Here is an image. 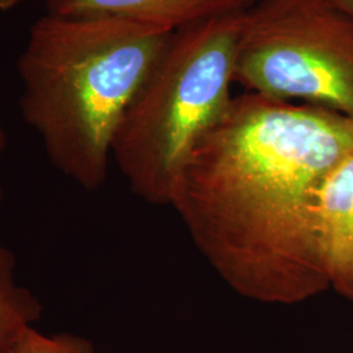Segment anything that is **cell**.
<instances>
[{
  "label": "cell",
  "mask_w": 353,
  "mask_h": 353,
  "mask_svg": "<svg viewBox=\"0 0 353 353\" xmlns=\"http://www.w3.org/2000/svg\"><path fill=\"white\" fill-rule=\"evenodd\" d=\"M28 0H0V11L1 12H10L16 7L24 4Z\"/></svg>",
  "instance_id": "obj_9"
},
{
  "label": "cell",
  "mask_w": 353,
  "mask_h": 353,
  "mask_svg": "<svg viewBox=\"0 0 353 353\" xmlns=\"http://www.w3.org/2000/svg\"><path fill=\"white\" fill-rule=\"evenodd\" d=\"M233 83L353 118V16L331 0H255L241 19Z\"/></svg>",
  "instance_id": "obj_4"
},
{
  "label": "cell",
  "mask_w": 353,
  "mask_h": 353,
  "mask_svg": "<svg viewBox=\"0 0 353 353\" xmlns=\"http://www.w3.org/2000/svg\"><path fill=\"white\" fill-rule=\"evenodd\" d=\"M243 12L173 32L127 106L114 135L112 160L144 202L169 204L191 152L232 101Z\"/></svg>",
  "instance_id": "obj_3"
},
{
  "label": "cell",
  "mask_w": 353,
  "mask_h": 353,
  "mask_svg": "<svg viewBox=\"0 0 353 353\" xmlns=\"http://www.w3.org/2000/svg\"><path fill=\"white\" fill-rule=\"evenodd\" d=\"M255 0H46L48 13L117 17L176 32L246 11Z\"/></svg>",
  "instance_id": "obj_6"
},
{
  "label": "cell",
  "mask_w": 353,
  "mask_h": 353,
  "mask_svg": "<svg viewBox=\"0 0 353 353\" xmlns=\"http://www.w3.org/2000/svg\"><path fill=\"white\" fill-rule=\"evenodd\" d=\"M7 148V134L6 131L0 127V156L4 153ZM3 202V189L0 186V203Z\"/></svg>",
  "instance_id": "obj_11"
},
{
  "label": "cell",
  "mask_w": 353,
  "mask_h": 353,
  "mask_svg": "<svg viewBox=\"0 0 353 353\" xmlns=\"http://www.w3.org/2000/svg\"><path fill=\"white\" fill-rule=\"evenodd\" d=\"M353 153V118L246 92L183 165L169 198L207 262L242 297L296 305L328 290L316 207Z\"/></svg>",
  "instance_id": "obj_1"
},
{
  "label": "cell",
  "mask_w": 353,
  "mask_h": 353,
  "mask_svg": "<svg viewBox=\"0 0 353 353\" xmlns=\"http://www.w3.org/2000/svg\"><path fill=\"white\" fill-rule=\"evenodd\" d=\"M331 1L336 4L343 11L353 16V0H331Z\"/></svg>",
  "instance_id": "obj_10"
},
{
  "label": "cell",
  "mask_w": 353,
  "mask_h": 353,
  "mask_svg": "<svg viewBox=\"0 0 353 353\" xmlns=\"http://www.w3.org/2000/svg\"><path fill=\"white\" fill-rule=\"evenodd\" d=\"M316 224L328 285L353 303V153L319 191Z\"/></svg>",
  "instance_id": "obj_5"
},
{
  "label": "cell",
  "mask_w": 353,
  "mask_h": 353,
  "mask_svg": "<svg viewBox=\"0 0 353 353\" xmlns=\"http://www.w3.org/2000/svg\"><path fill=\"white\" fill-rule=\"evenodd\" d=\"M13 353H96L93 343L80 335L59 332L46 335L28 328Z\"/></svg>",
  "instance_id": "obj_8"
},
{
  "label": "cell",
  "mask_w": 353,
  "mask_h": 353,
  "mask_svg": "<svg viewBox=\"0 0 353 353\" xmlns=\"http://www.w3.org/2000/svg\"><path fill=\"white\" fill-rule=\"evenodd\" d=\"M173 32L117 17L34 21L17 61L20 110L52 166L87 191L108 179L127 106Z\"/></svg>",
  "instance_id": "obj_2"
},
{
  "label": "cell",
  "mask_w": 353,
  "mask_h": 353,
  "mask_svg": "<svg viewBox=\"0 0 353 353\" xmlns=\"http://www.w3.org/2000/svg\"><path fill=\"white\" fill-rule=\"evenodd\" d=\"M37 297L16 278L13 252L0 241V353H13L28 328L42 318Z\"/></svg>",
  "instance_id": "obj_7"
}]
</instances>
